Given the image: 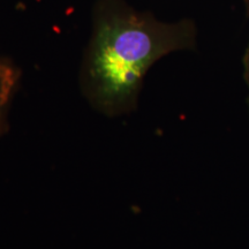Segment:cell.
Instances as JSON below:
<instances>
[{
  "mask_svg": "<svg viewBox=\"0 0 249 249\" xmlns=\"http://www.w3.org/2000/svg\"><path fill=\"white\" fill-rule=\"evenodd\" d=\"M242 62H244V79L249 88V44L247 46V49H246Z\"/></svg>",
  "mask_w": 249,
  "mask_h": 249,
  "instance_id": "cell-3",
  "label": "cell"
},
{
  "mask_svg": "<svg viewBox=\"0 0 249 249\" xmlns=\"http://www.w3.org/2000/svg\"><path fill=\"white\" fill-rule=\"evenodd\" d=\"M248 107H249V98H248Z\"/></svg>",
  "mask_w": 249,
  "mask_h": 249,
  "instance_id": "cell-5",
  "label": "cell"
},
{
  "mask_svg": "<svg viewBox=\"0 0 249 249\" xmlns=\"http://www.w3.org/2000/svg\"><path fill=\"white\" fill-rule=\"evenodd\" d=\"M18 71L11 62L0 59V133L5 124L6 111L17 88Z\"/></svg>",
  "mask_w": 249,
  "mask_h": 249,
  "instance_id": "cell-2",
  "label": "cell"
},
{
  "mask_svg": "<svg viewBox=\"0 0 249 249\" xmlns=\"http://www.w3.org/2000/svg\"><path fill=\"white\" fill-rule=\"evenodd\" d=\"M246 6V9H247V13H249V0H242Z\"/></svg>",
  "mask_w": 249,
  "mask_h": 249,
  "instance_id": "cell-4",
  "label": "cell"
},
{
  "mask_svg": "<svg viewBox=\"0 0 249 249\" xmlns=\"http://www.w3.org/2000/svg\"><path fill=\"white\" fill-rule=\"evenodd\" d=\"M92 21L81 85L90 104L108 117L134 110L155 62L196 44L192 20L164 22L124 0H98Z\"/></svg>",
  "mask_w": 249,
  "mask_h": 249,
  "instance_id": "cell-1",
  "label": "cell"
}]
</instances>
